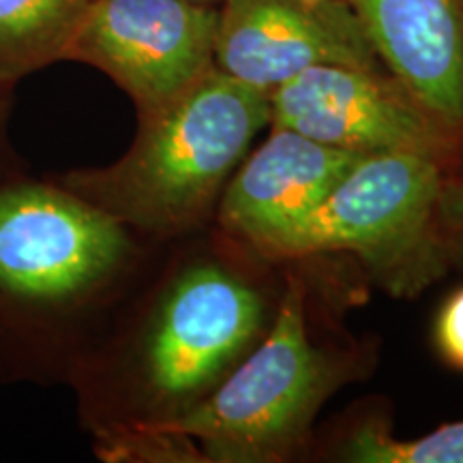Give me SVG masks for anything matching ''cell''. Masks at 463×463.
Returning a JSON list of instances; mask_svg holds the SVG:
<instances>
[{
    "instance_id": "cell-1",
    "label": "cell",
    "mask_w": 463,
    "mask_h": 463,
    "mask_svg": "<svg viewBox=\"0 0 463 463\" xmlns=\"http://www.w3.org/2000/svg\"><path fill=\"white\" fill-rule=\"evenodd\" d=\"M136 234L54 176L0 178V380L50 386L82 364L80 324L137 253Z\"/></svg>"
},
{
    "instance_id": "cell-2",
    "label": "cell",
    "mask_w": 463,
    "mask_h": 463,
    "mask_svg": "<svg viewBox=\"0 0 463 463\" xmlns=\"http://www.w3.org/2000/svg\"><path fill=\"white\" fill-rule=\"evenodd\" d=\"M140 129L116 164L54 176L127 228L167 241L198 225L270 123L269 92L217 67L157 112L137 116Z\"/></svg>"
},
{
    "instance_id": "cell-3",
    "label": "cell",
    "mask_w": 463,
    "mask_h": 463,
    "mask_svg": "<svg viewBox=\"0 0 463 463\" xmlns=\"http://www.w3.org/2000/svg\"><path fill=\"white\" fill-rule=\"evenodd\" d=\"M264 316L258 289L219 264L174 270L106 378L78 382L95 436L157 425L198 402L253 345Z\"/></svg>"
},
{
    "instance_id": "cell-4",
    "label": "cell",
    "mask_w": 463,
    "mask_h": 463,
    "mask_svg": "<svg viewBox=\"0 0 463 463\" xmlns=\"http://www.w3.org/2000/svg\"><path fill=\"white\" fill-rule=\"evenodd\" d=\"M331 389V363L307 335L303 283L289 279L273 328L247 361L183 412L137 430L195 439L206 461H275L303 439Z\"/></svg>"
},
{
    "instance_id": "cell-5",
    "label": "cell",
    "mask_w": 463,
    "mask_h": 463,
    "mask_svg": "<svg viewBox=\"0 0 463 463\" xmlns=\"http://www.w3.org/2000/svg\"><path fill=\"white\" fill-rule=\"evenodd\" d=\"M219 9L191 0H92L65 61L97 67L146 116L215 67Z\"/></svg>"
},
{
    "instance_id": "cell-6",
    "label": "cell",
    "mask_w": 463,
    "mask_h": 463,
    "mask_svg": "<svg viewBox=\"0 0 463 463\" xmlns=\"http://www.w3.org/2000/svg\"><path fill=\"white\" fill-rule=\"evenodd\" d=\"M439 165L414 153L367 155L314 211L258 249L270 256L358 251L367 258L420 249L438 219Z\"/></svg>"
},
{
    "instance_id": "cell-7",
    "label": "cell",
    "mask_w": 463,
    "mask_h": 463,
    "mask_svg": "<svg viewBox=\"0 0 463 463\" xmlns=\"http://www.w3.org/2000/svg\"><path fill=\"white\" fill-rule=\"evenodd\" d=\"M270 123L363 155L414 153L442 164L457 142L378 67L317 65L269 95Z\"/></svg>"
},
{
    "instance_id": "cell-8",
    "label": "cell",
    "mask_w": 463,
    "mask_h": 463,
    "mask_svg": "<svg viewBox=\"0 0 463 463\" xmlns=\"http://www.w3.org/2000/svg\"><path fill=\"white\" fill-rule=\"evenodd\" d=\"M378 56L345 0H223L215 67L262 92L317 65L378 67Z\"/></svg>"
},
{
    "instance_id": "cell-9",
    "label": "cell",
    "mask_w": 463,
    "mask_h": 463,
    "mask_svg": "<svg viewBox=\"0 0 463 463\" xmlns=\"http://www.w3.org/2000/svg\"><path fill=\"white\" fill-rule=\"evenodd\" d=\"M392 78L459 142L463 0H345Z\"/></svg>"
},
{
    "instance_id": "cell-10",
    "label": "cell",
    "mask_w": 463,
    "mask_h": 463,
    "mask_svg": "<svg viewBox=\"0 0 463 463\" xmlns=\"http://www.w3.org/2000/svg\"><path fill=\"white\" fill-rule=\"evenodd\" d=\"M364 157L275 127L232 178L219 204V222L258 247L314 211Z\"/></svg>"
},
{
    "instance_id": "cell-11",
    "label": "cell",
    "mask_w": 463,
    "mask_h": 463,
    "mask_svg": "<svg viewBox=\"0 0 463 463\" xmlns=\"http://www.w3.org/2000/svg\"><path fill=\"white\" fill-rule=\"evenodd\" d=\"M92 0H0V92L65 61Z\"/></svg>"
},
{
    "instance_id": "cell-12",
    "label": "cell",
    "mask_w": 463,
    "mask_h": 463,
    "mask_svg": "<svg viewBox=\"0 0 463 463\" xmlns=\"http://www.w3.org/2000/svg\"><path fill=\"white\" fill-rule=\"evenodd\" d=\"M345 457L364 463H463V420L405 442L380 422L363 425L347 442Z\"/></svg>"
},
{
    "instance_id": "cell-13",
    "label": "cell",
    "mask_w": 463,
    "mask_h": 463,
    "mask_svg": "<svg viewBox=\"0 0 463 463\" xmlns=\"http://www.w3.org/2000/svg\"><path fill=\"white\" fill-rule=\"evenodd\" d=\"M436 345L450 367L463 372V288L450 294L436 320Z\"/></svg>"
},
{
    "instance_id": "cell-14",
    "label": "cell",
    "mask_w": 463,
    "mask_h": 463,
    "mask_svg": "<svg viewBox=\"0 0 463 463\" xmlns=\"http://www.w3.org/2000/svg\"><path fill=\"white\" fill-rule=\"evenodd\" d=\"M9 114H11V99L9 92H0V178L9 176L24 170V161H22L17 150L14 148L9 137Z\"/></svg>"
},
{
    "instance_id": "cell-15",
    "label": "cell",
    "mask_w": 463,
    "mask_h": 463,
    "mask_svg": "<svg viewBox=\"0 0 463 463\" xmlns=\"http://www.w3.org/2000/svg\"><path fill=\"white\" fill-rule=\"evenodd\" d=\"M438 219L453 232H463V181L442 184L438 198Z\"/></svg>"
},
{
    "instance_id": "cell-16",
    "label": "cell",
    "mask_w": 463,
    "mask_h": 463,
    "mask_svg": "<svg viewBox=\"0 0 463 463\" xmlns=\"http://www.w3.org/2000/svg\"><path fill=\"white\" fill-rule=\"evenodd\" d=\"M191 3H198V5H215V3H223V0H191Z\"/></svg>"
},
{
    "instance_id": "cell-17",
    "label": "cell",
    "mask_w": 463,
    "mask_h": 463,
    "mask_svg": "<svg viewBox=\"0 0 463 463\" xmlns=\"http://www.w3.org/2000/svg\"><path fill=\"white\" fill-rule=\"evenodd\" d=\"M303 3H311V5H316V3H324V0H303Z\"/></svg>"
}]
</instances>
